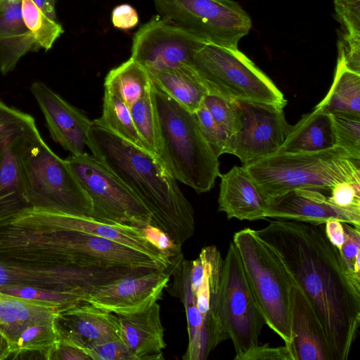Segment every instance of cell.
<instances>
[{
    "instance_id": "1",
    "label": "cell",
    "mask_w": 360,
    "mask_h": 360,
    "mask_svg": "<svg viewBox=\"0 0 360 360\" xmlns=\"http://www.w3.org/2000/svg\"><path fill=\"white\" fill-rule=\"evenodd\" d=\"M257 235L277 252L326 330L333 360H346L360 326V282L347 272L323 224L275 219Z\"/></svg>"
},
{
    "instance_id": "2",
    "label": "cell",
    "mask_w": 360,
    "mask_h": 360,
    "mask_svg": "<svg viewBox=\"0 0 360 360\" xmlns=\"http://www.w3.org/2000/svg\"><path fill=\"white\" fill-rule=\"evenodd\" d=\"M86 145L149 211L152 225L179 246L194 233L193 209L160 158L91 121Z\"/></svg>"
},
{
    "instance_id": "3",
    "label": "cell",
    "mask_w": 360,
    "mask_h": 360,
    "mask_svg": "<svg viewBox=\"0 0 360 360\" xmlns=\"http://www.w3.org/2000/svg\"><path fill=\"white\" fill-rule=\"evenodd\" d=\"M0 258L52 266L168 269L141 252L100 236L8 226L0 227Z\"/></svg>"
},
{
    "instance_id": "4",
    "label": "cell",
    "mask_w": 360,
    "mask_h": 360,
    "mask_svg": "<svg viewBox=\"0 0 360 360\" xmlns=\"http://www.w3.org/2000/svg\"><path fill=\"white\" fill-rule=\"evenodd\" d=\"M153 91L160 138L158 157L176 181L198 193L209 191L221 175L219 162L205 141L195 114L153 83Z\"/></svg>"
},
{
    "instance_id": "5",
    "label": "cell",
    "mask_w": 360,
    "mask_h": 360,
    "mask_svg": "<svg viewBox=\"0 0 360 360\" xmlns=\"http://www.w3.org/2000/svg\"><path fill=\"white\" fill-rule=\"evenodd\" d=\"M243 166L266 202L295 189L330 190L341 182H360V159L339 147L276 152Z\"/></svg>"
},
{
    "instance_id": "6",
    "label": "cell",
    "mask_w": 360,
    "mask_h": 360,
    "mask_svg": "<svg viewBox=\"0 0 360 360\" xmlns=\"http://www.w3.org/2000/svg\"><path fill=\"white\" fill-rule=\"evenodd\" d=\"M21 184L27 207L92 217L91 202L65 160L43 141L35 122L16 146Z\"/></svg>"
},
{
    "instance_id": "7",
    "label": "cell",
    "mask_w": 360,
    "mask_h": 360,
    "mask_svg": "<svg viewBox=\"0 0 360 360\" xmlns=\"http://www.w3.org/2000/svg\"><path fill=\"white\" fill-rule=\"evenodd\" d=\"M265 323L290 347L292 288L296 283L277 252L250 228L235 233L233 240Z\"/></svg>"
},
{
    "instance_id": "8",
    "label": "cell",
    "mask_w": 360,
    "mask_h": 360,
    "mask_svg": "<svg viewBox=\"0 0 360 360\" xmlns=\"http://www.w3.org/2000/svg\"><path fill=\"white\" fill-rule=\"evenodd\" d=\"M193 67L209 91L231 100L287 104L271 79L238 48L205 43L196 51Z\"/></svg>"
},
{
    "instance_id": "9",
    "label": "cell",
    "mask_w": 360,
    "mask_h": 360,
    "mask_svg": "<svg viewBox=\"0 0 360 360\" xmlns=\"http://www.w3.org/2000/svg\"><path fill=\"white\" fill-rule=\"evenodd\" d=\"M217 315L233 344L235 360L259 345L265 321L233 241L223 260Z\"/></svg>"
},
{
    "instance_id": "10",
    "label": "cell",
    "mask_w": 360,
    "mask_h": 360,
    "mask_svg": "<svg viewBox=\"0 0 360 360\" xmlns=\"http://www.w3.org/2000/svg\"><path fill=\"white\" fill-rule=\"evenodd\" d=\"M158 15L205 43L238 48L252 27L250 15L233 0H154Z\"/></svg>"
},
{
    "instance_id": "11",
    "label": "cell",
    "mask_w": 360,
    "mask_h": 360,
    "mask_svg": "<svg viewBox=\"0 0 360 360\" xmlns=\"http://www.w3.org/2000/svg\"><path fill=\"white\" fill-rule=\"evenodd\" d=\"M65 160L91 200L92 218L139 228L151 224L146 207L93 155L84 153Z\"/></svg>"
},
{
    "instance_id": "12",
    "label": "cell",
    "mask_w": 360,
    "mask_h": 360,
    "mask_svg": "<svg viewBox=\"0 0 360 360\" xmlns=\"http://www.w3.org/2000/svg\"><path fill=\"white\" fill-rule=\"evenodd\" d=\"M127 266H63L0 258V289L34 287L89 294L121 277L149 271Z\"/></svg>"
},
{
    "instance_id": "13",
    "label": "cell",
    "mask_w": 360,
    "mask_h": 360,
    "mask_svg": "<svg viewBox=\"0 0 360 360\" xmlns=\"http://www.w3.org/2000/svg\"><path fill=\"white\" fill-rule=\"evenodd\" d=\"M36 230H68L107 238L141 252L167 267L172 261L145 237L141 228L111 224L90 217L75 215L50 209L25 207L0 226Z\"/></svg>"
},
{
    "instance_id": "14",
    "label": "cell",
    "mask_w": 360,
    "mask_h": 360,
    "mask_svg": "<svg viewBox=\"0 0 360 360\" xmlns=\"http://www.w3.org/2000/svg\"><path fill=\"white\" fill-rule=\"evenodd\" d=\"M234 102L238 127L229 140L227 153L237 156L245 165L277 152L291 127L283 108L248 101Z\"/></svg>"
},
{
    "instance_id": "15",
    "label": "cell",
    "mask_w": 360,
    "mask_h": 360,
    "mask_svg": "<svg viewBox=\"0 0 360 360\" xmlns=\"http://www.w3.org/2000/svg\"><path fill=\"white\" fill-rule=\"evenodd\" d=\"M204 44L194 34L158 15L135 33L131 58L147 70L193 66L194 56Z\"/></svg>"
},
{
    "instance_id": "16",
    "label": "cell",
    "mask_w": 360,
    "mask_h": 360,
    "mask_svg": "<svg viewBox=\"0 0 360 360\" xmlns=\"http://www.w3.org/2000/svg\"><path fill=\"white\" fill-rule=\"evenodd\" d=\"M169 279L167 269L127 275L96 288L85 301L116 315L134 314L158 302Z\"/></svg>"
},
{
    "instance_id": "17",
    "label": "cell",
    "mask_w": 360,
    "mask_h": 360,
    "mask_svg": "<svg viewBox=\"0 0 360 360\" xmlns=\"http://www.w3.org/2000/svg\"><path fill=\"white\" fill-rule=\"evenodd\" d=\"M34 119L0 100V226L27 207L16 143Z\"/></svg>"
},
{
    "instance_id": "18",
    "label": "cell",
    "mask_w": 360,
    "mask_h": 360,
    "mask_svg": "<svg viewBox=\"0 0 360 360\" xmlns=\"http://www.w3.org/2000/svg\"><path fill=\"white\" fill-rule=\"evenodd\" d=\"M30 89L44 115L52 139L72 155L84 153L92 120L45 84L34 82Z\"/></svg>"
},
{
    "instance_id": "19",
    "label": "cell",
    "mask_w": 360,
    "mask_h": 360,
    "mask_svg": "<svg viewBox=\"0 0 360 360\" xmlns=\"http://www.w3.org/2000/svg\"><path fill=\"white\" fill-rule=\"evenodd\" d=\"M265 218L323 224L338 219L357 229L358 224L349 214L332 205L319 190L300 188L290 191L267 201Z\"/></svg>"
},
{
    "instance_id": "20",
    "label": "cell",
    "mask_w": 360,
    "mask_h": 360,
    "mask_svg": "<svg viewBox=\"0 0 360 360\" xmlns=\"http://www.w3.org/2000/svg\"><path fill=\"white\" fill-rule=\"evenodd\" d=\"M291 323L294 338L289 349L294 360H333L323 326L297 283L292 288Z\"/></svg>"
},
{
    "instance_id": "21",
    "label": "cell",
    "mask_w": 360,
    "mask_h": 360,
    "mask_svg": "<svg viewBox=\"0 0 360 360\" xmlns=\"http://www.w3.org/2000/svg\"><path fill=\"white\" fill-rule=\"evenodd\" d=\"M218 211L228 219H264L267 202L244 166H234L221 174Z\"/></svg>"
},
{
    "instance_id": "22",
    "label": "cell",
    "mask_w": 360,
    "mask_h": 360,
    "mask_svg": "<svg viewBox=\"0 0 360 360\" xmlns=\"http://www.w3.org/2000/svg\"><path fill=\"white\" fill-rule=\"evenodd\" d=\"M56 324L85 347L95 342L123 338L118 316L86 301L60 311Z\"/></svg>"
},
{
    "instance_id": "23",
    "label": "cell",
    "mask_w": 360,
    "mask_h": 360,
    "mask_svg": "<svg viewBox=\"0 0 360 360\" xmlns=\"http://www.w3.org/2000/svg\"><path fill=\"white\" fill-rule=\"evenodd\" d=\"M117 316L131 360L164 359L166 343L158 302L143 311Z\"/></svg>"
},
{
    "instance_id": "24",
    "label": "cell",
    "mask_w": 360,
    "mask_h": 360,
    "mask_svg": "<svg viewBox=\"0 0 360 360\" xmlns=\"http://www.w3.org/2000/svg\"><path fill=\"white\" fill-rule=\"evenodd\" d=\"M335 147H338L337 139L331 115L314 108L290 127L277 152H318Z\"/></svg>"
},
{
    "instance_id": "25",
    "label": "cell",
    "mask_w": 360,
    "mask_h": 360,
    "mask_svg": "<svg viewBox=\"0 0 360 360\" xmlns=\"http://www.w3.org/2000/svg\"><path fill=\"white\" fill-rule=\"evenodd\" d=\"M147 71L156 86L191 112L198 110L209 93L206 84L193 65Z\"/></svg>"
},
{
    "instance_id": "26",
    "label": "cell",
    "mask_w": 360,
    "mask_h": 360,
    "mask_svg": "<svg viewBox=\"0 0 360 360\" xmlns=\"http://www.w3.org/2000/svg\"><path fill=\"white\" fill-rule=\"evenodd\" d=\"M56 307L8 295L0 292V331L11 346L27 326L57 319Z\"/></svg>"
},
{
    "instance_id": "27",
    "label": "cell",
    "mask_w": 360,
    "mask_h": 360,
    "mask_svg": "<svg viewBox=\"0 0 360 360\" xmlns=\"http://www.w3.org/2000/svg\"><path fill=\"white\" fill-rule=\"evenodd\" d=\"M315 108L330 115L360 119V74L338 59L330 89Z\"/></svg>"
},
{
    "instance_id": "28",
    "label": "cell",
    "mask_w": 360,
    "mask_h": 360,
    "mask_svg": "<svg viewBox=\"0 0 360 360\" xmlns=\"http://www.w3.org/2000/svg\"><path fill=\"white\" fill-rule=\"evenodd\" d=\"M334 9L340 25L338 59L360 74V0H334Z\"/></svg>"
},
{
    "instance_id": "29",
    "label": "cell",
    "mask_w": 360,
    "mask_h": 360,
    "mask_svg": "<svg viewBox=\"0 0 360 360\" xmlns=\"http://www.w3.org/2000/svg\"><path fill=\"white\" fill-rule=\"evenodd\" d=\"M150 83L151 79L146 68L130 57L109 71L104 86L112 89L130 109Z\"/></svg>"
},
{
    "instance_id": "30",
    "label": "cell",
    "mask_w": 360,
    "mask_h": 360,
    "mask_svg": "<svg viewBox=\"0 0 360 360\" xmlns=\"http://www.w3.org/2000/svg\"><path fill=\"white\" fill-rule=\"evenodd\" d=\"M104 86L102 115L96 120L116 135L146 149L134 124L129 108L112 89Z\"/></svg>"
},
{
    "instance_id": "31",
    "label": "cell",
    "mask_w": 360,
    "mask_h": 360,
    "mask_svg": "<svg viewBox=\"0 0 360 360\" xmlns=\"http://www.w3.org/2000/svg\"><path fill=\"white\" fill-rule=\"evenodd\" d=\"M135 128L147 150L158 156L160 138L153 82L140 98L131 107Z\"/></svg>"
},
{
    "instance_id": "32",
    "label": "cell",
    "mask_w": 360,
    "mask_h": 360,
    "mask_svg": "<svg viewBox=\"0 0 360 360\" xmlns=\"http://www.w3.org/2000/svg\"><path fill=\"white\" fill-rule=\"evenodd\" d=\"M59 338L56 319L30 325L16 338L11 346V354L16 356L22 353L37 352L43 354L44 359H48Z\"/></svg>"
},
{
    "instance_id": "33",
    "label": "cell",
    "mask_w": 360,
    "mask_h": 360,
    "mask_svg": "<svg viewBox=\"0 0 360 360\" xmlns=\"http://www.w3.org/2000/svg\"><path fill=\"white\" fill-rule=\"evenodd\" d=\"M25 25L32 34L38 47L46 51L53 46L63 33L61 25L45 15L32 0H22Z\"/></svg>"
},
{
    "instance_id": "34",
    "label": "cell",
    "mask_w": 360,
    "mask_h": 360,
    "mask_svg": "<svg viewBox=\"0 0 360 360\" xmlns=\"http://www.w3.org/2000/svg\"><path fill=\"white\" fill-rule=\"evenodd\" d=\"M0 292L24 300L39 302L58 307L62 311L86 300L88 294L65 292L34 287L1 288Z\"/></svg>"
},
{
    "instance_id": "35",
    "label": "cell",
    "mask_w": 360,
    "mask_h": 360,
    "mask_svg": "<svg viewBox=\"0 0 360 360\" xmlns=\"http://www.w3.org/2000/svg\"><path fill=\"white\" fill-rule=\"evenodd\" d=\"M38 48L30 31L0 38V73L12 71L25 54Z\"/></svg>"
},
{
    "instance_id": "36",
    "label": "cell",
    "mask_w": 360,
    "mask_h": 360,
    "mask_svg": "<svg viewBox=\"0 0 360 360\" xmlns=\"http://www.w3.org/2000/svg\"><path fill=\"white\" fill-rule=\"evenodd\" d=\"M202 103L213 119L228 135L229 140L238 127V112L234 100L209 91Z\"/></svg>"
},
{
    "instance_id": "37",
    "label": "cell",
    "mask_w": 360,
    "mask_h": 360,
    "mask_svg": "<svg viewBox=\"0 0 360 360\" xmlns=\"http://www.w3.org/2000/svg\"><path fill=\"white\" fill-rule=\"evenodd\" d=\"M328 200L360 225V182L344 181L335 185Z\"/></svg>"
},
{
    "instance_id": "38",
    "label": "cell",
    "mask_w": 360,
    "mask_h": 360,
    "mask_svg": "<svg viewBox=\"0 0 360 360\" xmlns=\"http://www.w3.org/2000/svg\"><path fill=\"white\" fill-rule=\"evenodd\" d=\"M337 146L354 158L360 159V119L331 115Z\"/></svg>"
},
{
    "instance_id": "39",
    "label": "cell",
    "mask_w": 360,
    "mask_h": 360,
    "mask_svg": "<svg viewBox=\"0 0 360 360\" xmlns=\"http://www.w3.org/2000/svg\"><path fill=\"white\" fill-rule=\"evenodd\" d=\"M201 133L214 155L227 153L229 136L213 119L203 103L195 112Z\"/></svg>"
},
{
    "instance_id": "40",
    "label": "cell",
    "mask_w": 360,
    "mask_h": 360,
    "mask_svg": "<svg viewBox=\"0 0 360 360\" xmlns=\"http://www.w3.org/2000/svg\"><path fill=\"white\" fill-rule=\"evenodd\" d=\"M342 224L345 239L338 251L350 276L360 282V229L346 222Z\"/></svg>"
},
{
    "instance_id": "41",
    "label": "cell",
    "mask_w": 360,
    "mask_h": 360,
    "mask_svg": "<svg viewBox=\"0 0 360 360\" xmlns=\"http://www.w3.org/2000/svg\"><path fill=\"white\" fill-rule=\"evenodd\" d=\"M27 31L22 15V0H0V38Z\"/></svg>"
},
{
    "instance_id": "42",
    "label": "cell",
    "mask_w": 360,
    "mask_h": 360,
    "mask_svg": "<svg viewBox=\"0 0 360 360\" xmlns=\"http://www.w3.org/2000/svg\"><path fill=\"white\" fill-rule=\"evenodd\" d=\"M86 347L91 360H131L122 338L92 342Z\"/></svg>"
},
{
    "instance_id": "43",
    "label": "cell",
    "mask_w": 360,
    "mask_h": 360,
    "mask_svg": "<svg viewBox=\"0 0 360 360\" xmlns=\"http://www.w3.org/2000/svg\"><path fill=\"white\" fill-rule=\"evenodd\" d=\"M58 330L59 341L49 354L48 359L91 360L84 345L67 332L59 328Z\"/></svg>"
},
{
    "instance_id": "44",
    "label": "cell",
    "mask_w": 360,
    "mask_h": 360,
    "mask_svg": "<svg viewBox=\"0 0 360 360\" xmlns=\"http://www.w3.org/2000/svg\"><path fill=\"white\" fill-rule=\"evenodd\" d=\"M141 229L145 237L165 258L171 260L179 256L181 247L177 245L165 232L152 224H148Z\"/></svg>"
},
{
    "instance_id": "45",
    "label": "cell",
    "mask_w": 360,
    "mask_h": 360,
    "mask_svg": "<svg viewBox=\"0 0 360 360\" xmlns=\"http://www.w3.org/2000/svg\"><path fill=\"white\" fill-rule=\"evenodd\" d=\"M239 360H294V358L285 345L272 347L266 343L250 349Z\"/></svg>"
},
{
    "instance_id": "46",
    "label": "cell",
    "mask_w": 360,
    "mask_h": 360,
    "mask_svg": "<svg viewBox=\"0 0 360 360\" xmlns=\"http://www.w3.org/2000/svg\"><path fill=\"white\" fill-rule=\"evenodd\" d=\"M139 15L136 9L128 4L115 6L112 12V22L120 30H130L139 22Z\"/></svg>"
},
{
    "instance_id": "47",
    "label": "cell",
    "mask_w": 360,
    "mask_h": 360,
    "mask_svg": "<svg viewBox=\"0 0 360 360\" xmlns=\"http://www.w3.org/2000/svg\"><path fill=\"white\" fill-rule=\"evenodd\" d=\"M342 221L329 219L324 224V231L328 240L339 250L342 246L345 233Z\"/></svg>"
},
{
    "instance_id": "48",
    "label": "cell",
    "mask_w": 360,
    "mask_h": 360,
    "mask_svg": "<svg viewBox=\"0 0 360 360\" xmlns=\"http://www.w3.org/2000/svg\"><path fill=\"white\" fill-rule=\"evenodd\" d=\"M49 18L56 20L55 6L57 0H32Z\"/></svg>"
},
{
    "instance_id": "49",
    "label": "cell",
    "mask_w": 360,
    "mask_h": 360,
    "mask_svg": "<svg viewBox=\"0 0 360 360\" xmlns=\"http://www.w3.org/2000/svg\"><path fill=\"white\" fill-rule=\"evenodd\" d=\"M11 355V344L0 331V360L6 359Z\"/></svg>"
}]
</instances>
